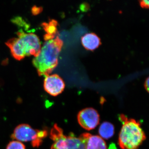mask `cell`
<instances>
[{
  "mask_svg": "<svg viewBox=\"0 0 149 149\" xmlns=\"http://www.w3.org/2000/svg\"><path fill=\"white\" fill-rule=\"evenodd\" d=\"M63 45V42L58 36L45 41L39 55L33 60V65L40 76H47L56 68Z\"/></svg>",
  "mask_w": 149,
  "mask_h": 149,
  "instance_id": "1",
  "label": "cell"
},
{
  "mask_svg": "<svg viewBox=\"0 0 149 149\" xmlns=\"http://www.w3.org/2000/svg\"><path fill=\"white\" fill-rule=\"evenodd\" d=\"M17 34V37L11 39L6 43L13 57L17 60H21L27 56H37L41 49L38 36L33 33H24L22 30L19 31Z\"/></svg>",
  "mask_w": 149,
  "mask_h": 149,
  "instance_id": "2",
  "label": "cell"
},
{
  "mask_svg": "<svg viewBox=\"0 0 149 149\" xmlns=\"http://www.w3.org/2000/svg\"><path fill=\"white\" fill-rule=\"evenodd\" d=\"M119 119L123 124L118 138L120 148L138 149L146 139L140 123L123 114L119 116Z\"/></svg>",
  "mask_w": 149,
  "mask_h": 149,
  "instance_id": "3",
  "label": "cell"
},
{
  "mask_svg": "<svg viewBox=\"0 0 149 149\" xmlns=\"http://www.w3.org/2000/svg\"><path fill=\"white\" fill-rule=\"evenodd\" d=\"M50 138L53 141L51 149H86L80 138L75 137L72 133L65 136L63 129L57 124L51 129Z\"/></svg>",
  "mask_w": 149,
  "mask_h": 149,
  "instance_id": "4",
  "label": "cell"
},
{
  "mask_svg": "<svg viewBox=\"0 0 149 149\" xmlns=\"http://www.w3.org/2000/svg\"><path fill=\"white\" fill-rule=\"evenodd\" d=\"M47 134V130H36L28 124L23 123L15 128L11 138L21 142L31 141L32 146L38 148Z\"/></svg>",
  "mask_w": 149,
  "mask_h": 149,
  "instance_id": "5",
  "label": "cell"
},
{
  "mask_svg": "<svg viewBox=\"0 0 149 149\" xmlns=\"http://www.w3.org/2000/svg\"><path fill=\"white\" fill-rule=\"evenodd\" d=\"M77 118L80 126L86 130L95 129L100 123V115L93 108H87L80 111Z\"/></svg>",
  "mask_w": 149,
  "mask_h": 149,
  "instance_id": "6",
  "label": "cell"
},
{
  "mask_svg": "<svg viewBox=\"0 0 149 149\" xmlns=\"http://www.w3.org/2000/svg\"><path fill=\"white\" fill-rule=\"evenodd\" d=\"M44 88L48 94L52 96H57L61 94L65 88L63 80L57 74L45 76Z\"/></svg>",
  "mask_w": 149,
  "mask_h": 149,
  "instance_id": "7",
  "label": "cell"
},
{
  "mask_svg": "<svg viewBox=\"0 0 149 149\" xmlns=\"http://www.w3.org/2000/svg\"><path fill=\"white\" fill-rule=\"evenodd\" d=\"M79 138L85 144L86 149H107L106 143L100 136L86 133Z\"/></svg>",
  "mask_w": 149,
  "mask_h": 149,
  "instance_id": "8",
  "label": "cell"
},
{
  "mask_svg": "<svg viewBox=\"0 0 149 149\" xmlns=\"http://www.w3.org/2000/svg\"><path fill=\"white\" fill-rule=\"evenodd\" d=\"M81 42L84 47L88 50L93 51L101 44L98 36L95 33H88L82 37Z\"/></svg>",
  "mask_w": 149,
  "mask_h": 149,
  "instance_id": "9",
  "label": "cell"
},
{
  "mask_svg": "<svg viewBox=\"0 0 149 149\" xmlns=\"http://www.w3.org/2000/svg\"><path fill=\"white\" fill-rule=\"evenodd\" d=\"M57 22L54 19H52L48 22H45L42 24L43 29L46 33L44 35V39L45 41L55 38L57 33Z\"/></svg>",
  "mask_w": 149,
  "mask_h": 149,
  "instance_id": "10",
  "label": "cell"
},
{
  "mask_svg": "<svg viewBox=\"0 0 149 149\" xmlns=\"http://www.w3.org/2000/svg\"><path fill=\"white\" fill-rule=\"evenodd\" d=\"M99 134L102 138L109 139L111 138L114 134V127L111 123L104 122L100 126Z\"/></svg>",
  "mask_w": 149,
  "mask_h": 149,
  "instance_id": "11",
  "label": "cell"
},
{
  "mask_svg": "<svg viewBox=\"0 0 149 149\" xmlns=\"http://www.w3.org/2000/svg\"><path fill=\"white\" fill-rule=\"evenodd\" d=\"M6 149H26L24 144L17 141H10L7 146Z\"/></svg>",
  "mask_w": 149,
  "mask_h": 149,
  "instance_id": "12",
  "label": "cell"
},
{
  "mask_svg": "<svg viewBox=\"0 0 149 149\" xmlns=\"http://www.w3.org/2000/svg\"><path fill=\"white\" fill-rule=\"evenodd\" d=\"M140 6L141 7L143 8H149V1L147 0H143V1H140Z\"/></svg>",
  "mask_w": 149,
  "mask_h": 149,
  "instance_id": "13",
  "label": "cell"
},
{
  "mask_svg": "<svg viewBox=\"0 0 149 149\" xmlns=\"http://www.w3.org/2000/svg\"><path fill=\"white\" fill-rule=\"evenodd\" d=\"M42 9L41 8L34 7L32 9V13L33 14L37 15V14L40 13L42 11Z\"/></svg>",
  "mask_w": 149,
  "mask_h": 149,
  "instance_id": "14",
  "label": "cell"
},
{
  "mask_svg": "<svg viewBox=\"0 0 149 149\" xmlns=\"http://www.w3.org/2000/svg\"><path fill=\"white\" fill-rule=\"evenodd\" d=\"M144 87L147 92L149 93V77L147 78L145 81Z\"/></svg>",
  "mask_w": 149,
  "mask_h": 149,
  "instance_id": "15",
  "label": "cell"
},
{
  "mask_svg": "<svg viewBox=\"0 0 149 149\" xmlns=\"http://www.w3.org/2000/svg\"><path fill=\"white\" fill-rule=\"evenodd\" d=\"M109 149H117L116 148V146L115 144L113 143L111 144L109 146Z\"/></svg>",
  "mask_w": 149,
  "mask_h": 149,
  "instance_id": "16",
  "label": "cell"
}]
</instances>
